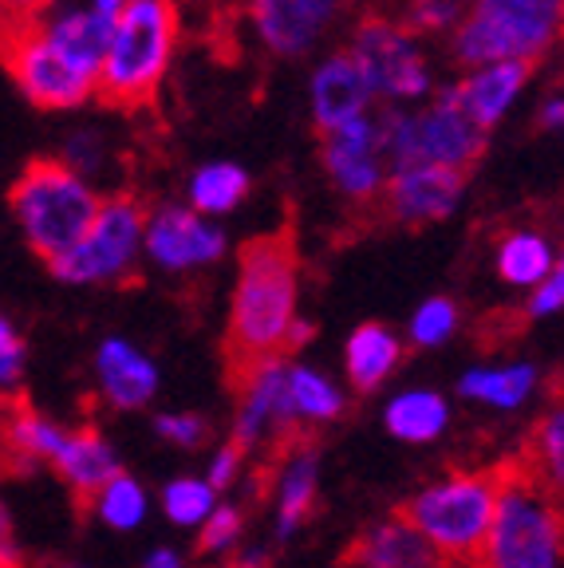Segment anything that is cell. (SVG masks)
<instances>
[{
  "instance_id": "1",
  "label": "cell",
  "mask_w": 564,
  "mask_h": 568,
  "mask_svg": "<svg viewBox=\"0 0 564 568\" xmlns=\"http://www.w3.org/2000/svg\"><path fill=\"white\" fill-rule=\"evenodd\" d=\"M300 265L289 233H269L241 248L238 284L230 312L233 364L245 367L269 355L289 352V332L296 324Z\"/></svg>"
},
{
  "instance_id": "28",
  "label": "cell",
  "mask_w": 564,
  "mask_h": 568,
  "mask_svg": "<svg viewBox=\"0 0 564 568\" xmlns=\"http://www.w3.org/2000/svg\"><path fill=\"white\" fill-rule=\"evenodd\" d=\"M63 443H68V430L32 407H12L4 418V446L24 462H56Z\"/></svg>"
},
{
  "instance_id": "3",
  "label": "cell",
  "mask_w": 564,
  "mask_h": 568,
  "mask_svg": "<svg viewBox=\"0 0 564 568\" xmlns=\"http://www.w3.org/2000/svg\"><path fill=\"white\" fill-rule=\"evenodd\" d=\"M561 545L556 494L541 481V474L505 466L477 568H561Z\"/></svg>"
},
{
  "instance_id": "46",
  "label": "cell",
  "mask_w": 564,
  "mask_h": 568,
  "mask_svg": "<svg viewBox=\"0 0 564 568\" xmlns=\"http://www.w3.org/2000/svg\"><path fill=\"white\" fill-rule=\"evenodd\" d=\"M225 568H256L253 560H238V565H225Z\"/></svg>"
},
{
  "instance_id": "47",
  "label": "cell",
  "mask_w": 564,
  "mask_h": 568,
  "mask_svg": "<svg viewBox=\"0 0 564 568\" xmlns=\"http://www.w3.org/2000/svg\"><path fill=\"white\" fill-rule=\"evenodd\" d=\"M71 568H80V565H71Z\"/></svg>"
},
{
  "instance_id": "45",
  "label": "cell",
  "mask_w": 564,
  "mask_h": 568,
  "mask_svg": "<svg viewBox=\"0 0 564 568\" xmlns=\"http://www.w3.org/2000/svg\"><path fill=\"white\" fill-rule=\"evenodd\" d=\"M442 568H477V560H446Z\"/></svg>"
},
{
  "instance_id": "4",
  "label": "cell",
  "mask_w": 564,
  "mask_h": 568,
  "mask_svg": "<svg viewBox=\"0 0 564 568\" xmlns=\"http://www.w3.org/2000/svg\"><path fill=\"white\" fill-rule=\"evenodd\" d=\"M564 0H470L459 28L450 32V52L462 68L482 63H537L561 36Z\"/></svg>"
},
{
  "instance_id": "10",
  "label": "cell",
  "mask_w": 564,
  "mask_h": 568,
  "mask_svg": "<svg viewBox=\"0 0 564 568\" xmlns=\"http://www.w3.org/2000/svg\"><path fill=\"white\" fill-rule=\"evenodd\" d=\"M0 52H4V63L20 91L44 111H71L95 95V80L71 68L40 36L36 20L32 24H0Z\"/></svg>"
},
{
  "instance_id": "6",
  "label": "cell",
  "mask_w": 564,
  "mask_h": 568,
  "mask_svg": "<svg viewBox=\"0 0 564 568\" xmlns=\"http://www.w3.org/2000/svg\"><path fill=\"white\" fill-rule=\"evenodd\" d=\"M99 190L60 159H36L12 186V213L28 245L52 265L88 233L99 210Z\"/></svg>"
},
{
  "instance_id": "38",
  "label": "cell",
  "mask_w": 564,
  "mask_h": 568,
  "mask_svg": "<svg viewBox=\"0 0 564 568\" xmlns=\"http://www.w3.org/2000/svg\"><path fill=\"white\" fill-rule=\"evenodd\" d=\"M561 304H564V273L553 268L537 288H530V304H525V308H530L533 320H548L561 312Z\"/></svg>"
},
{
  "instance_id": "24",
  "label": "cell",
  "mask_w": 564,
  "mask_h": 568,
  "mask_svg": "<svg viewBox=\"0 0 564 568\" xmlns=\"http://www.w3.org/2000/svg\"><path fill=\"white\" fill-rule=\"evenodd\" d=\"M383 426H387V435L399 438V443H411V446L439 443L450 426V407L439 390L406 387L387 399V407H383Z\"/></svg>"
},
{
  "instance_id": "40",
  "label": "cell",
  "mask_w": 564,
  "mask_h": 568,
  "mask_svg": "<svg viewBox=\"0 0 564 568\" xmlns=\"http://www.w3.org/2000/svg\"><path fill=\"white\" fill-rule=\"evenodd\" d=\"M52 9L56 0H0V24H32Z\"/></svg>"
},
{
  "instance_id": "12",
  "label": "cell",
  "mask_w": 564,
  "mask_h": 568,
  "mask_svg": "<svg viewBox=\"0 0 564 568\" xmlns=\"http://www.w3.org/2000/svg\"><path fill=\"white\" fill-rule=\"evenodd\" d=\"M225 230L182 202L147 210L142 222V257L162 273H198L225 257Z\"/></svg>"
},
{
  "instance_id": "9",
  "label": "cell",
  "mask_w": 564,
  "mask_h": 568,
  "mask_svg": "<svg viewBox=\"0 0 564 568\" xmlns=\"http://www.w3.org/2000/svg\"><path fill=\"white\" fill-rule=\"evenodd\" d=\"M142 222H147V210H142L139 197H103L88 233L48 268L63 284L123 281L127 273H134V265L142 257Z\"/></svg>"
},
{
  "instance_id": "15",
  "label": "cell",
  "mask_w": 564,
  "mask_h": 568,
  "mask_svg": "<svg viewBox=\"0 0 564 568\" xmlns=\"http://www.w3.org/2000/svg\"><path fill=\"white\" fill-rule=\"evenodd\" d=\"M466 197V174L446 166H395L380 202L403 225H434L454 217Z\"/></svg>"
},
{
  "instance_id": "44",
  "label": "cell",
  "mask_w": 564,
  "mask_h": 568,
  "mask_svg": "<svg viewBox=\"0 0 564 568\" xmlns=\"http://www.w3.org/2000/svg\"><path fill=\"white\" fill-rule=\"evenodd\" d=\"M312 339V324L304 316H296V324H292V332H289V347H304Z\"/></svg>"
},
{
  "instance_id": "7",
  "label": "cell",
  "mask_w": 564,
  "mask_h": 568,
  "mask_svg": "<svg viewBox=\"0 0 564 568\" xmlns=\"http://www.w3.org/2000/svg\"><path fill=\"white\" fill-rule=\"evenodd\" d=\"M387 166H446L466 174L485 151V131L462 111L454 88L434 91L426 103L399 106L380 119Z\"/></svg>"
},
{
  "instance_id": "5",
  "label": "cell",
  "mask_w": 564,
  "mask_h": 568,
  "mask_svg": "<svg viewBox=\"0 0 564 568\" xmlns=\"http://www.w3.org/2000/svg\"><path fill=\"white\" fill-rule=\"evenodd\" d=\"M497 481H502V470H454L411 494L399 517L442 560H477L490 521H494Z\"/></svg>"
},
{
  "instance_id": "39",
  "label": "cell",
  "mask_w": 564,
  "mask_h": 568,
  "mask_svg": "<svg viewBox=\"0 0 564 568\" xmlns=\"http://www.w3.org/2000/svg\"><path fill=\"white\" fill-rule=\"evenodd\" d=\"M241 462H245V450H241V446H233V443H225L218 454H213L210 470H205V481H210L213 494H221V489H230L233 481H238Z\"/></svg>"
},
{
  "instance_id": "11",
  "label": "cell",
  "mask_w": 564,
  "mask_h": 568,
  "mask_svg": "<svg viewBox=\"0 0 564 568\" xmlns=\"http://www.w3.org/2000/svg\"><path fill=\"white\" fill-rule=\"evenodd\" d=\"M320 162L335 194L352 205H371L383 197L387 186V154H383V126L380 115H360L352 123L320 134Z\"/></svg>"
},
{
  "instance_id": "31",
  "label": "cell",
  "mask_w": 564,
  "mask_h": 568,
  "mask_svg": "<svg viewBox=\"0 0 564 568\" xmlns=\"http://www.w3.org/2000/svg\"><path fill=\"white\" fill-rule=\"evenodd\" d=\"M454 332H459V304L450 301V296H431V301H423L415 308L406 336H411L415 347H439Z\"/></svg>"
},
{
  "instance_id": "2",
  "label": "cell",
  "mask_w": 564,
  "mask_h": 568,
  "mask_svg": "<svg viewBox=\"0 0 564 568\" xmlns=\"http://www.w3.org/2000/svg\"><path fill=\"white\" fill-rule=\"evenodd\" d=\"M178 32H182V20H178L174 0H131V4H123L115 28L107 36L95 95L111 106L150 103L159 83L167 80L170 63H174Z\"/></svg>"
},
{
  "instance_id": "26",
  "label": "cell",
  "mask_w": 564,
  "mask_h": 568,
  "mask_svg": "<svg viewBox=\"0 0 564 568\" xmlns=\"http://www.w3.org/2000/svg\"><path fill=\"white\" fill-rule=\"evenodd\" d=\"M249 190H253V182L238 162H205L185 182V205L213 222V217L238 210L249 197Z\"/></svg>"
},
{
  "instance_id": "43",
  "label": "cell",
  "mask_w": 564,
  "mask_h": 568,
  "mask_svg": "<svg viewBox=\"0 0 564 568\" xmlns=\"http://www.w3.org/2000/svg\"><path fill=\"white\" fill-rule=\"evenodd\" d=\"M142 568H185V560H182V552H174V549H154V552H147V560H142Z\"/></svg>"
},
{
  "instance_id": "30",
  "label": "cell",
  "mask_w": 564,
  "mask_h": 568,
  "mask_svg": "<svg viewBox=\"0 0 564 568\" xmlns=\"http://www.w3.org/2000/svg\"><path fill=\"white\" fill-rule=\"evenodd\" d=\"M218 506V494L205 478H174L162 489V514L182 529H198Z\"/></svg>"
},
{
  "instance_id": "22",
  "label": "cell",
  "mask_w": 564,
  "mask_h": 568,
  "mask_svg": "<svg viewBox=\"0 0 564 568\" xmlns=\"http://www.w3.org/2000/svg\"><path fill=\"white\" fill-rule=\"evenodd\" d=\"M52 466L80 497H95L107 481L123 470L115 446L107 443L99 430H68V443L56 454Z\"/></svg>"
},
{
  "instance_id": "35",
  "label": "cell",
  "mask_w": 564,
  "mask_h": 568,
  "mask_svg": "<svg viewBox=\"0 0 564 568\" xmlns=\"http://www.w3.org/2000/svg\"><path fill=\"white\" fill-rule=\"evenodd\" d=\"M60 162L91 182V174H95V170H103V162H107V142L99 139L95 131H75L68 139V146H63Z\"/></svg>"
},
{
  "instance_id": "37",
  "label": "cell",
  "mask_w": 564,
  "mask_h": 568,
  "mask_svg": "<svg viewBox=\"0 0 564 568\" xmlns=\"http://www.w3.org/2000/svg\"><path fill=\"white\" fill-rule=\"evenodd\" d=\"M24 372V339L9 316H0V390H12Z\"/></svg>"
},
{
  "instance_id": "25",
  "label": "cell",
  "mask_w": 564,
  "mask_h": 568,
  "mask_svg": "<svg viewBox=\"0 0 564 568\" xmlns=\"http://www.w3.org/2000/svg\"><path fill=\"white\" fill-rule=\"evenodd\" d=\"M497 276L513 288H537L553 268H561L556 248L545 233L537 230H513L497 241Z\"/></svg>"
},
{
  "instance_id": "18",
  "label": "cell",
  "mask_w": 564,
  "mask_h": 568,
  "mask_svg": "<svg viewBox=\"0 0 564 568\" xmlns=\"http://www.w3.org/2000/svg\"><path fill=\"white\" fill-rule=\"evenodd\" d=\"M530 75H533L530 63H510V60L482 63V68H470L466 75L454 83V95H459L462 111L490 134L505 115H510V106L521 99Z\"/></svg>"
},
{
  "instance_id": "29",
  "label": "cell",
  "mask_w": 564,
  "mask_h": 568,
  "mask_svg": "<svg viewBox=\"0 0 564 568\" xmlns=\"http://www.w3.org/2000/svg\"><path fill=\"white\" fill-rule=\"evenodd\" d=\"M91 506H95V517L107 525V529L131 532L147 521L150 497H147V489H142L139 478H131L127 470H119L115 478L107 481V486L91 497Z\"/></svg>"
},
{
  "instance_id": "34",
  "label": "cell",
  "mask_w": 564,
  "mask_h": 568,
  "mask_svg": "<svg viewBox=\"0 0 564 568\" xmlns=\"http://www.w3.org/2000/svg\"><path fill=\"white\" fill-rule=\"evenodd\" d=\"M202 552H230L233 545L241 541V529H245V517H241V509L238 506H230V501H218L213 506V514L205 517L202 525Z\"/></svg>"
},
{
  "instance_id": "42",
  "label": "cell",
  "mask_w": 564,
  "mask_h": 568,
  "mask_svg": "<svg viewBox=\"0 0 564 568\" xmlns=\"http://www.w3.org/2000/svg\"><path fill=\"white\" fill-rule=\"evenodd\" d=\"M537 119H541V126H545V131H561V123H564V99L561 95H548L545 103H541Z\"/></svg>"
},
{
  "instance_id": "13",
  "label": "cell",
  "mask_w": 564,
  "mask_h": 568,
  "mask_svg": "<svg viewBox=\"0 0 564 568\" xmlns=\"http://www.w3.org/2000/svg\"><path fill=\"white\" fill-rule=\"evenodd\" d=\"M344 12V0H249L256 40L281 60L316 52Z\"/></svg>"
},
{
  "instance_id": "21",
  "label": "cell",
  "mask_w": 564,
  "mask_h": 568,
  "mask_svg": "<svg viewBox=\"0 0 564 568\" xmlns=\"http://www.w3.org/2000/svg\"><path fill=\"white\" fill-rule=\"evenodd\" d=\"M541 372L530 359H510V364H482L470 367L459 379V395L470 403H482L490 410H521L533 399Z\"/></svg>"
},
{
  "instance_id": "23",
  "label": "cell",
  "mask_w": 564,
  "mask_h": 568,
  "mask_svg": "<svg viewBox=\"0 0 564 568\" xmlns=\"http://www.w3.org/2000/svg\"><path fill=\"white\" fill-rule=\"evenodd\" d=\"M403 364V339L387 328V324H360V328L348 336L344 347V372L352 379L355 390L371 395L380 390L391 375Z\"/></svg>"
},
{
  "instance_id": "8",
  "label": "cell",
  "mask_w": 564,
  "mask_h": 568,
  "mask_svg": "<svg viewBox=\"0 0 564 568\" xmlns=\"http://www.w3.org/2000/svg\"><path fill=\"white\" fill-rule=\"evenodd\" d=\"M348 52L360 60L375 103L399 111V106H419L434 95L431 60H426L419 36L406 32L395 17H363L355 24Z\"/></svg>"
},
{
  "instance_id": "36",
  "label": "cell",
  "mask_w": 564,
  "mask_h": 568,
  "mask_svg": "<svg viewBox=\"0 0 564 568\" xmlns=\"http://www.w3.org/2000/svg\"><path fill=\"white\" fill-rule=\"evenodd\" d=\"M154 430H159V438H167L170 446H182V450H194L210 435L205 418L190 415V410H167V415L154 418Z\"/></svg>"
},
{
  "instance_id": "17",
  "label": "cell",
  "mask_w": 564,
  "mask_h": 568,
  "mask_svg": "<svg viewBox=\"0 0 564 568\" xmlns=\"http://www.w3.org/2000/svg\"><path fill=\"white\" fill-rule=\"evenodd\" d=\"M95 375L103 399L115 410H142L159 395V364L139 344L123 336H107L95 352Z\"/></svg>"
},
{
  "instance_id": "48",
  "label": "cell",
  "mask_w": 564,
  "mask_h": 568,
  "mask_svg": "<svg viewBox=\"0 0 564 568\" xmlns=\"http://www.w3.org/2000/svg\"><path fill=\"white\" fill-rule=\"evenodd\" d=\"M127 4H131V0H127Z\"/></svg>"
},
{
  "instance_id": "41",
  "label": "cell",
  "mask_w": 564,
  "mask_h": 568,
  "mask_svg": "<svg viewBox=\"0 0 564 568\" xmlns=\"http://www.w3.org/2000/svg\"><path fill=\"white\" fill-rule=\"evenodd\" d=\"M0 568H20L17 532H12V514L4 501H0Z\"/></svg>"
},
{
  "instance_id": "16",
  "label": "cell",
  "mask_w": 564,
  "mask_h": 568,
  "mask_svg": "<svg viewBox=\"0 0 564 568\" xmlns=\"http://www.w3.org/2000/svg\"><path fill=\"white\" fill-rule=\"evenodd\" d=\"M309 106H312V123H316L320 134L352 123V119H360V115H371L375 95H371V83H367V75H363L360 60H355L348 48H340V52H332L328 60H320V68L312 71Z\"/></svg>"
},
{
  "instance_id": "20",
  "label": "cell",
  "mask_w": 564,
  "mask_h": 568,
  "mask_svg": "<svg viewBox=\"0 0 564 568\" xmlns=\"http://www.w3.org/2000/svg\"><path fill=\"white\" fill-rule=\"evenodd\" d=\"M320 489V454L316 446L300 443L284 454L281 474H276V537L289 541L296 529L309 521L312 506H316Z\"/></svg>"
},
{
  "instance_id": "33",
  "label": "cell",
  "mask_w": 564,
  "mask_h": 568,
  "mask_svg": "<svg viewBox=\"0 0 564 568\" xmlns=\"http://www.w3.org/2000/svg\"><path fill=\"white\" fill-rule=\"evenodd\" d=\"M537 462H541V470H545L541 481H548V489L561 486V478H564V415H561V407L548 410L545 423L537 426Z\"/></svg>"
},
{
  "instance_id": "19",
  "label": "cell",
  "mask_w": 564,
  "mask_h": 568,
  "mask_svg": "<svg viewBox=\"0 0 564 568\" xmlns=\"http://www.w3.org/2000/svg\"><path fill=\"white\" fill-rule=\"evenodd\" d=\"M446 560L403 517L371 525L348 552V568H442Z\"/></svg>"
},
{
  "instance_id": "27",
  "label": "cell",
  "mask_w": 564,
  "mask_h": 568,
  "mask_svg": "<svg viewBox=\"0 0 564 568\" xmlns=\"http://www.w3.org/2000/svg\"><path fill=\"white\" fill-rule=\"evenodd\" d=\"M284 383H289V403H292V418L296 426H324L335 423L344 415V390L335 387L324 372L309 364H289L284 372Z\"/></svg>"
},
{
  "instance_id": "14",
  "label": "cell",
  "mask_w": 564,
  "mask_h": 568,
  "mask_svg": "<svg viewBox=\"0 0 564 568\" xmlns=\"http://www.w3.org/2000/svg\"><path fill=\"white\" fill-rule=\"evenodd\" d=\"M284 372H289L284 355H269V359L241 367V403L238 418H233V446L253 450L256 443H265L273 435H289L296 426Z\"/></svg>"
},
{
  "instance_id": "32",
  "label": "cell",
  "mask_w": 564,
  "mask_h": 568,
  "mask_svg": "<svg viewBox=\"0 0 564 568\" xmlns=\"http://www.w3.org/2000/svg\"><path fill=\"white\" fill-rule=\"evenodd\" d=\"M466 12L462 0H406V12L399 24L411 36H439V32H454Z\"/></svg>"
}]
</instances>
